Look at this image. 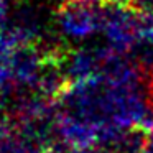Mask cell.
<instances>
[{"instance_id": "1", "label": "cell", "mask_w": 153, "mask_h": 153, "mask_svg": "<svg viewBox=\"0 0 153 153\" xmlns=\"http://www.w3.org/2000/svg\"><path fill=\"white\" fill-rule=\"evenodd\" d=\"M132 4L135 5L138 10L153 12V0H132Z\"/></svg>"}, {"instance_id": "2", "label": "cell", "mask_w": 153, "mask_h": 153, "mask_svg": "<svg viewBox=\"0 0 153 153\" xmlns=\"http://www.w3.org/2000/svg\"><path fill=\"white\" fill-rule=\"evenodd\" d=\"M7 0H0V22L4 20L5 13H7Z\"/></svg>"}, {"instance_id": "3", "label": "cell", "mask_w": 153, "mask_h": 153, "mask_svg": "<svg viewBox=\"0 0 153 153\" xmlns=\"http://www.w3.org/2000/svg\"><path fill=\"white\" fill-rule=\"evenodd\" d=\"M104 2H114V4H132V0H104Z\"/></svg>"}]
</instances>
